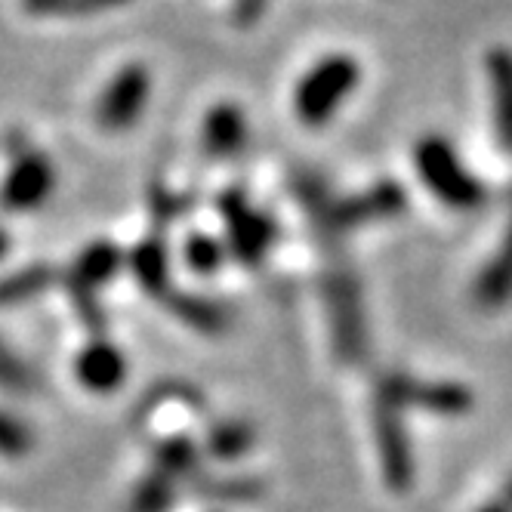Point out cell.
<instances>
[{
  "instance_id": "cell-13",
  "label": "cell",
  "mask_w": 512,
  "mask_h": 512,
  "mask_svg": "<svg viewBox=\"0 0 512 512\" xmlns=\"http://www.w3.org/2000/svg\"><path fill=\"white\" fill-rule=\"evenodd\" d=\"M488 84H491V108H494V130L503 149L512 155V50L494 47L488 53Z\"/></svg>"
},
{
  "instance_id": "cell-4",
  "label": "cell",
  "mask_w": 512,
  "mask_h": 512,
  "mask_svg": "<svg viewBox=\"0 0 512 512\" xmlns=\"http://www.w3.org/2000/svg\"><path fill=\"white\" fill-rule=\"evenodd\" d=\"M327 312H331V334L334 349L343 361L358 364L368 358V321H364L361 290L355 275L349 272H331L324 284Z\"/></svg>"
},
{
  "instance_id": "cell-1",
  "label": "cell",
  "mask_w": 512,
  "mask_h": 512,
  "mask_svg": "<svg viewBox=\"0 0 512 512\" xmlns=\"http://www.w3.org/2000/svg\"><path fill=\"white\" fill-rule=\"evenodd\" d=\"M414 167L423 186L451 210H479L488 201L482 179L469 173L445 136H426L414 149Z\"/></svg>"
},
{
  "instance_id": "cell-17",
  "label": "cell",
  "mask_w": 512,
  "mask_h": 512,
  "mask_svg": "<svg viewBox=\"0 0 512 512\" xmlns=\"http://www.w3.org/2000/svg\"><path fill=\"white\" fill-rule=\"evenodd\" d=\"M53 281H56V269H50L44 263L19 269L16 275L0 281V306H13V303H25L31 297H38Z\"/></svg>"
},
{
  "instance_id": "cell-28",
  "label": "cell",
  "mask_w": 512,
  "mask_h": 512,
  "mask_svg": "<svg viewBox=\"0 0 512 512\" xmlns=\"http://www.w3.org/2000/svg\"><path fill=\"white\" fill-rule=\"evenodd\" d=\"M503 503H506V506L512 509V479L506 482V491H503Z\"/></svg>"
},
{
  "instance_id": "cell-24",
  "label": "cell",
  "mask_w": 512,
  "mask_h": 512,
  "mask_svg": "<svg viewBox=\"0 0 512 512\" xmlns=\"http://www.w3.org/2000/svg\"><path fill=\"white\" fill-rule=\"evenodd\" d=\"M127 4V0H62L56 7V13L62 16H93V13H105Z\"/></svg>"
},
{
  "instance_id": "cell-14",
  "label": "cell",
  "mask_w": 512,
  "mask_h": 512,
  "mask_svg": "<svg viewBox=\"0 0 512 512\" xmlns=\"http://www.w3.org/2000/svg\"><path fill=\"white\" fill-rule=\"evenodd\" d=\"M472 294L482 309H500L512 300V216H509V226H506V235H503L497 253L479 272V281H475Z\"/></svg>"
},
{
  "instance_id": "cell-11",
  "label": "cell",
  "mask_w": 512,
  "mask_h": 512,
  "mask_svg": "<svg viewBox=\"0 0 512 512\" xmlns=\"http://www.w3.org/2000/svg\"><path fill=\"white\" fill-rule=\"evenodd\" d=\"M75 374L90 392H115L127 377V358L112 343L99 340L78 355Z\"/></svg>"
},
{
  "instance_id": "cell-7",
  "label": "cell",
  "mask_w": 512,
  "mask_h": 512,
  "mask_svg": "<svg viewBox=\"0 0 512 512\" xmlns=\"http://www.w3.org/2000/svg\"><path fill=\"white\" fill-rule=\"evenodd\" d=\"M374 438L386 485L392 491H408L414 485V448L405 429V411L374 398Z\"/></svg>"
},
{
  "instance_id": "cell-18",
  "label": "cell",
  "mask_w": 512,
  "mask_h": 512,
  "mask_svg": "<svg viewBox=\"0 0 512 512\" xmlns=\"http://www.w3.org/2000/svg\"><path fill=\"white\" fill-rule=\"evenodd\" d=\"M155 472L167 475V479H189V475L198 472V448L195 442H189L186 435L170 438V442L158 445L155 451Z\"/></svg>"
},
{
  "instance_id": "cell-22",
  "label": "cell",
  "mask_w": 512,
  "mask_h": 512,
  "mask_svg": "<svg viewBox=\"0 0 512 512\" xmlns=\"http://www.w3.org/2000/svg\"><path fill=\"white\" fill-rule=\"evenodd\" d=\"M28 448H31L28 426L19 417L0 411V454H4V457H22V454H28Z\"/></svg>"
},
{
  "instance_id": "cell-16",
  "label": "cell",
  "mask_w": 512,
  "mask_h": 512,
  "mask_svg": "<svg viewBox=\"0 0 512 512\" xmlns=\"http://www.w3.org/2000/svg\"><path fill=\"white\" fill-rule=\"evenodd\" d=\"M173 312L186 321L189 327H195V331L201 334H219L223 327L229 324V312L213 303V300H204V297H192V294H179L173 297Z\"/></svg>"
},
{
  "instance_id": "cell-25",
  "label": "cell",
  "mask_w": 512,
  "mask_h": 512,
  "mask_svg": "<svg viewBox=\"0 0 512 512\" xmlns=\"http://www.w3.org/2000/svg\"><path fill=\"white\" fill-rule=\"evenodd\" d=\"M269 0H235V22L238 25H253L260 22V16L266 13Z\"/></svg>"
},
{
  "instance_id": "cell-10",
  "label": "cell",
  "mask_w": 512,
  "mask_h": 512,
  "mask_svg": "<svg viewBox=\"0 0 512 512\" xmlns=\"http://www.w3.org/2000/svg\"><path fill=\"white\" fill-rule=\"evenodd\" d=\"M201 142H204V152L216 161L235 158L247 142V118L241 108L235 102L213 105L204 118Z\"/></svg>"
},
{
  "instance_id": "cell-12",
  "label": "cell",
  "mask_w": 512,
  "mask_h": 512,
  "mask_svg": "<svg viewBox=\"0 0 512 512\" xmlns=\"http://www.w3.org/2000/svg\"><path fill=\"white\" fill-rule=\"evenodd\" d=\"M118 269H121V253H118V247L115 244H93V247H87L78 256L75 266L68 269L65 281H68L71 290H75V297H81V300L90 303V297L96 294L102 284L112 281Z\"/></svg>"
},
{
  "instance_id": "cell-27",
  "label": "cell",
  "mask_w": 512,
  "mask_h": 512,
  "mask_svg": "<svg viewBox=\"0 0 512 512\" xmlns=\"http://www.w3.org/2000/svg\"><path fill=\"white\" fill-rule=\"evenodd\" d=\"M479 512H512V509H509V506H506L503 500H491V503H485V506H482Z\"/></svg>"
},
{
  "instance_id": "cell-6",
  "label": "cell",
  "mask_w": 512,
  "mask_h": 512,
  "mask_svg": "<svg viewBox=\"0 0 512 512\" xmlns=\"http://www.w3.org/2000/svg\"><path fill=\"white\" fill-rule=\"evenodd\" d=\"M219 210L226 219V232H229V247L241 263L256 266L263 263V256L278 238V229L272 219L256 210L241 189H229L219 198Z\"/></svg>"
},
{
  "instance_id": "cell-29",
  "label": "cell",
  "mask_w": 512,
  "mask_h": 512,
  "mask_svg": "<svg viewBox=\"0 0 512 512\" xmlns=\"http://www.w3.org/2000/svg\"><path fill=\"white\" fill-rule=\"evenodd\" d=\"M7 244H10V241H7V235H4V232H0V256H4V253H7Z\"/></svg>"
},
{
  "instance_id": "cell-2",
  "label": "cell",
  "mask_w": 512,
  "mask_h": 512,
  "mask_svg": "<svg viewBox=\"0 0 512 512\" xmlns=\"http://www.w3.org/2000/svg\"><path fill=\"white\" fill-rule=\"evenodd\" d=\"M358 81H361V68L352 56L334 53L318 59L294 90L297 118L309 127L327 124L340 112V105L358 87Z\"/></svg>"
},
{
  "instance_id": "cell-26",
  "label": "cell",
  "mask_w": 512,
  "mask_h": 512,
  "mask_svg": "<svg viewBox=\"0 0 512 512\" xmlns=\"http://www.w3.org/2000/svg\"><path fill=\"white\" fill-rule=\"evenodd\" d=\"M62 0H25V10L34 16H44V13H56V7Z\"/></svg>"
},
{
  "instance_id": "cell-19",
  "label": "cell",
  "mask_w": 512,
  "mask_h": 512,
  "mask_svg": "<svg viewBox=\"0 0 512 512\" xmlns=\"http://www.w3.org/2000/svg\"><path fill=\"white\" fill-rule=\"evenodd\" d=\"M253 445V426L244 420H223L207 435V451L219 460H235Z\"/></svg>"
},
{
  "instance_id": "cell-3",
  "label": "cell",
  "mask_w": 512,
  "mask_h": 512,
  "mask_svg": "<svg viewBox=\"0 0 512 512\" xmlns=\"http://www.w3.org/2000/svg\"><path fill=\"white\" fill-rule=\"evenodd\" d=\"M380 401H389V405L408 411H429L438 417H460L472 408V392L463 383H451V380H414L411 374H383L377 383V395Z\"/></svg>"
},
{
  "instance_id": "cell-23",
  "label": "cell",
  "mask_w": 512,
  "mask_h": 512,
  "mask_svg": "<svg viewBox=\"0 0 512 512\" xmlns=\"http://www.w3.org/2000/svg\"><path fill=\"white\" fill-rule=\"evenodd\" d=\"M0 386H7V389H13V392H25V389H31V374H28V368L25 364L0 343Z\"/></svg>"
},
{
  "instance_id": "cell-15",
  "label": "cell",
  "mask_w": 512,
  "mask_h": 512,
  "mask_svg": "<svg viewBox=\"0 0 512 512\" xmlns=\"http://www.w3.org/2000/svg\"><path fill=\"white\" fill-rule=\"evenodd\" d=\"M130 269H133L136 281L142 284V290H149V294H164V290H167V278H170V263H167V247H164V241L161 238L142 241L130 253Z\"/></svg>"
},
{
  "instance_id": "cell-5",
  "label": "cell",
  "mask_w": 512,
  "mask_h": 512,
  "mask_svg": "<svg viewBox=\"0 0 512 512\" xmlns=\"http://www.w3.org/2000/svg\"><path fill=\"white\" fill-rule=\"evenodd\" d=\"M315 204V213L324 219L327 226L334 232H349V229H358L364 223H377V219H392L398 213H405L408 207V192L398 186L392 179H383L377 186L364 189L361 195L355 198H346V201H312Z\"/></svg>"
},
{
  "instance_id": "cell-20",
  "label": "cell",
  "mask_w": 512,
  "mask_h": 512,
  "mask_svg": "<svg viewBox=\"0 0 512 512\" xmlns=\"http://www.w3.org/2000/svg\"><path fill=\"white\" fill-rule=\"evenodd\" d=\"M173 491H176V482L167 479V475L161 472L145 475L133 491L130 512H167L173 503Z\"/></svg>"
},
{
  "instance_id": "cell-8",
  "label": "cell",
  "mask_w": 512,
  "mask_h": 512,
  "mask_svg": "<svg viewBox=\"0 0 512 512\" xmlns=\"http://www.w3.org/2000/svg\"><path fill=\"white\" fill-rule=\"evenodd\" d=\"M149 90H152L149 68L139 62L124 65L118 75L108 81V87L102 90L96 102V124L108 133H121L133 127L142 115L145 102H149Z\"/></svg>"
},
{
  "instance_id": "cell-9",
  "label": "cell",
  "mask_w": 512,
  "mask_h": 512,
  "mask_svg": "<svg viewBox=\"0 0 512 512\" xmlns=\"http://www.w3.org/2000/svg\"><path fill=\"white\" fill-rule=\"evenodd\" d=\"M53 186H56V170L50 158L34 149H25L16 155L4 182H0V207L13 213L34 210L50 198Z\"/></svg>"
},
{
  "instance_id": "cell-21",
  "label": "cell",
  "mask_w": 512,
  "mask_h": 512,
  "mask_svg": "<svg viewBox=\"0 0 512 512\" xmlns=\"http://www.w3.org/2000/svg\"><path fill=\"white\" fill-rule=\"evenodd\" d=\"M223 260H226L223 244L213 241L210 235H192V238L186 241V263H189L195 272L210 275V272H216L219 266H223Z\"/></svg>"
}]
</instances>
